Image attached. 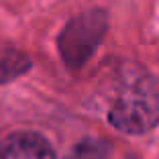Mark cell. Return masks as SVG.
Returning <instances> with one entry per match:
<instances>
[{
	"label": "cell",
	"mask_w": 159,
	"mask_h": 159,
	"mask_svg": "<svg viewBox=\"0 0 159 159\" xmlns=\"http://www.w3.org/2000/svg\"><path fill=\"white\" fill-rule=\"evenodd\" d=\"M106 120L122 135L153 133L159 126V75L137 63L122 70Z\"/></svg>",
	"instance_id": "cell-1"
},
{
	"label": "cell",
	"mask_w": 159,
	"mask_h": 159,
	"mask_svg": "<svg viewBox=\"0 0 159 159\" xmlns=\"http://www.w3.org/2000/svg\"><path fill=\"white\" fill-rule=\"evenodd\" d=\"M110 31V12L102 6L71 16L57 35V51L63 66L75 74L90 63Z\"/></svg>",
	"instance_id": "cell-2"
},
{
	"label": "cell",
	"mask_w": 159,
	"mask_h": 159,
	"mask_svg": "<svg viewBox=\"0 0 159 159\" xmlns=\"http://www.w3.org/2000/svg\"><path fill=\"white\" fill-rule=\"evenodd\" d=\"M0 159H57V153L45 135L19 131L0 143Z\"/></svg>",
	"instance_id": "cell-3"
},
{
	"label": "cell",
	"mask_w": 159,
	"mask_h": 159,
	"mask_svg": "<svg viewBox=\"0 0 159 159\" xmlns=\"http://www.w3.org/2000/svg\"><path fill=\"white\" fill-rule=\"evenodd\" d=\"M114 145L104 137H84L70 153V159H110Z\"/></svg>",
	"instance_id": "cell-4"
},
{
	"label": "cell",
	"mask_w": 159,
	"mask_h": 159,
	"mask_svg": "<svg viewBox=\"0 0 159 159\" xmlns=\"http://www.w3.org/2000/svg\"><path fill=\"white\" fill-rule=\"evenodd\" d=\"M33 61L23 51H6L0 53V84H8L12 80L29 74Z\"/></svg>",
	"instance_id": "cell-5"
}]
</instances>
